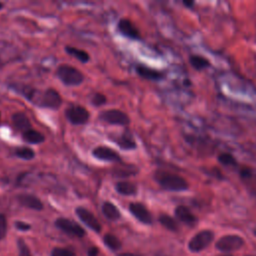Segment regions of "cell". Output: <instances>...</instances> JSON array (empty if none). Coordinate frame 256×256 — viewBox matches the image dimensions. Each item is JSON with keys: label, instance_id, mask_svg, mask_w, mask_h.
I'll return each instance as SVG.
<instances>
[{"label": "cell", "instance_id": "83f0119b", "mask_svg": "<svg viewBox=\"0 0 256 256\" xmlns=\"http://www.w3.org/2000/svg\"><path fill=\"white\" fill-rule=\"evenodd\" d=\"M103 241L106 246H108L112 250H118L121 247L120 240L113 234H106L103 237Z\"/></svg>", "mask_w": 256, "mask_h": 256}, {"label": "cell", "instance_id": "7402d4cb", "mask_svg": "<svg viewBox=\"0 0 256 256\" xmlns=\"http://www.w3.org/2000/svg\"><path fill=\"white\" fill-rule=\"evenodd\" d=\"M22 138L25 142L31 144H39L45 140V137L42 133L37 130L30 129L24 133H22Z\"/></svg>", "mask_w": 256, "mask_h": 256}, {"label": "cell", "instance_id": "ab89813d", "mask_svg": "<svg viewBox=\"0 0 256 256\" xmlns=\"http://www.w3.org/2000/svg\"><path fill=\"white\" fill-rule=\"evenodd\" d=\"M247 256H254V255H247Z\"/></svg>", "mask_w": 256, "mask_h": 256}, {"label": "cell", "instance_id": "ffe728a7", "mask_svg": "<svg viewBox=\"0 0 256 256\" xmlns=\"http://www.w3.org/2000/svg\"><path fill=\"white\" fill-rule=\"evenodd\" d=\"M218 162L223 166L227 168H233L237 169L240 163L238 162L237 158L230 152H221L217 155Z\"/></svg>", "mask_w": 256, "mask_h": 256}, {"label": "cell", "instance_id": "f35d334b", "mask_svg": "<svg viewBox=\"0 0 256 256\" xmlns=\"http://www.w3.org/2000/svg\"><path fill=\"white\" fill-rule=\"evenodd\" d=\"M0 121H1V114H0Z\"/></svg>", "mask_w": 256, "mask_h": 256}, {"label": "cell", "instance_id": "836d02e7", "mask_svg": "<svg viewBox=\"0 0 256 256\" xmlns=\"http://www.w3.org/2000/svg\"><path fill=\"white\" fill-rule=\"evenodd\" d=\"M98 255V249L96 247H91L88 251V256H97Z\"/></svg>", "mask_w": 256, "mask_h": 256}, {"label": "cell", "instance_id": "e0dca14e", "mask_svg": "<svg viewBox=\"0 0 256 256\" xmlns=\"http://www.w3.org/2000/svg\"><path fill=\"white\" fill-rule=\"evenodd\" d=\"M189 64L196 71H202L211 66V61L203 55L200 54H191L188 57Z\"/></svg>", "mask_w": 256, "mask_h": 256}, {"label": "cell", "instance_id": "f546056e", "mask_svg": "<svg viewBox=\"0 0 256 256\" xmlns=\"http://www.w3.org/2000/svg\"><path fill=\"white\" fill-rule=\"evenodd\" d=\"M106 101H107L106 96L104 94H101V93H96L92 97V103L95 106L104 105L106 103Z\"/></svg>", "mask_w": 256, "mask_h": 256}, {"label": "cell", "instance_id": "7a4b0ae2", "mask_svg": "<svg viewBox=\"0 0 256 256\" xmlns=\"http://www.w3.org/2000/svg\"><path fill=\"white\" fill-rule=\"evenodd\" d=\"M57 76L58 78L66 85L75 86L79 85L83 82L84 76L83 74L76 68L67 65V64H62L57 68Z\"/></svg>", "mask_w": 256, "mask_h": 256}, {"label": "cell", "instance_id": "2e32d148", "mask_svg": "<svg viewBox=\"0 0 256 256\" xmlns=\"http://www.w3.org/2000/svg\"><path fill=\"white\" fill-rule=\"evenodd\" d=\"M18 202L24 206L27 207L29 209H33V210H42L43 209V203L41 202V200L31 194H20L17 196Z\"/></svg>", "mask_w": 256, "mask_h": 256}, {"label": "cell", "instance_id": "603a6c76", "mask_svg": "<svg viewBox=\"0 0 256 256\" xmlns=\"http://www.w3.org/2000/svg\"><path fill=\"white\" fill-rule=\"evenodd\" d=\"M102 212L106 218L110 220H117L120 218V211L118 208L111 202H104L102 205Z\"/></svg>", "mask_w": 256, "mask_h": 256}, {"label": "cell", "instance_id": "30bf717a", "mask_svg": "<svg viewBox=\"0 0 256 256\" xmlns=\"http://www.w3.org/2000/svg\"><path fill=\"white\" fill-rule=\"evenodd\" d=\"M75 212H76L77 216L80 218V220L84 224H86L90 229L94 230L95 232L101 231V224L99 223L97 218H96L89 210H87L84 207H78V208H76Z\"/></svg>", "mask_w": 256, "mask_h": 256}, {"label": "cell", "instance_id": "cb8c5ba5", "mask_svg": "<svg viewBox=\"0 0 256 256\" xmlns=\"http://www.w3.org/2000/svg\"><path fill=\"white\" fill-rule=\"evenodd\" d=\"M159 222L161 223V225L164 226L166 229L170 231H177L178 230V224L177 221L167 214H161L159 216Z\"/></svg>", "mask_w": 256, "mask_h": 256}, {"label": "cell", "instance_id": "74e56055", "mask_svg": "<svg viewBox=\"0 0 256 256\" xmlns=\"http://www.w3.org/2000/svg\"><path fill=\"white\" fill-rule=\"evenodd\" d=\"M220 256H232V255H229V254H225V255H220Z\"/></svg>", "mask_w": 256, "mask_h": 256}, {"label": "cell", "instance_id": "52a82bcc", "mask_svg": "<svg viewBox=\"0 0 256 256\" xmlns=\"http://www.w3.org/2000/svg\"><path fill=\"white\" fill-rule=\"evenodd\" d=\"M55 225L65 233L76 237H83L85 235L84 229L79 224L67 218H58L55 221Z\"/></svg>", "mask_w": 256, "mask_h": 256}, {"label": "cell", "instance_id": "3957f363", "mask_svg": "<svg viewBox=\"0 0 256 256\" xmlns=\"http://www.w3.org/2000/svg\"><path fill=\"white\" fill-rule=\"evenodd\" d=\"M236 170L243 186L250 194L256 196V168L240 163Z\"/></svg>", "mask_w": 256, "mask_h": 256}, {"label": "cell", "instance_id": "8992f818", "mask_svg": "<svg viewBox=\"0 0 256 256\" xmlns=\"http://www.w3.org/2000/svg\"><path fill=\"white\" fill-rule=\"evenodd\" d=\"M99 119L109 124L128 125L130 123V118L125 112L118 109H109L102 111L99 114Z\"/></svg>", "mask_w": 256, "mask_h": 256}, {"label": "cell", "instance_id": "7c38bea8", "mask_svg": "<svg viewBox=\"0 0 256 256\" xmlns=\"http://www.w3.org/2000/svg\"><path fill=\"white\" fill-rule=\"evenodd\" d=\"M129 210L132 215L137 218L140 222L144 224H151L152 223V215L149 210L146 208L145 205L139 202H133L129 205Z\"/></svg>", "mask_w": 256, "mask_h": 256}, {"label": "cell", "instance_id": "277c9868", "mask_svg": "<svg viewBox=\"0 0 256 256\" xmlns=\"http://www.w3.org/2000/svg\"><path fill=\"white\" fill-rule=\"evenodd\" d=\"M214 239V232L204 229L196 233L188 243V248L192 252H200L204 250Z\"/></svg>", "mask_w": 256, "mask_h": 256}, {"label": "cell", "instance_id": "5b68a950", "mask_svg": "<svg viewBox=\"0 0 256 256\" xmlns=\"http://www.w3.org/2000/svg\"><path fill=\"white\" fill-rule=\"evenodd\" d=\"M244 245V239L236 234H228L220 237L215 244V247L222 252H232L239 250Z\"/></svg>", "mask_w": 256, "mask_h": 256}, {"label": "cell", "instance_id": "f1b7e54d", "mask_svg": "<svg viewBox=\"0 0 256 256\" xmlns=\"http://www.w3.org/2000/svg\"><path fill=\"white\" fill-rule=\"evenodd\" d=\"M7 232V220L4 214L0 213V239H3Z\"/></svg>", "mask_w": 256, "mask_h": 256}, {"label": "cell", "instance_id": "8fae6325", "mask_svg": "<svg viewBox=\"0 0 256 256\" xmlns=\"http://www.w3.org/2000/svg\"><path fill=\"white\" fill-rule=\"evenodd\" d=\"M92 154L95 158L110 162H121L120 155L113 149L106 146H98L93 149Z\"/></svg>", "mask_w": 256, "mask_h": 256}, {"label": "cell", "instance_id": "9c48e42d", "mask_svg": "<svg viewBox=\"0 0 256 256\" xmlns=\"http://www.w3.org/2000/svg\"><path fill=\"white\" fill-rule=\"evenodd\" d=\"M41 106L50 108V109H57L60 107L62 103V98L60 94L53 88H48L44 91L43 95L39 100Z\"/></svg>", "mask_w": 256, "mask_h": 256}, {"label": "cell", "instance_id": "d6a6232c", "mask_svg": "<svg viewBox=\"0 0 256 256\" xmlns=\"http://www.w3.org/2000/svg\"><path fill=\"white\" fill-rule=\"evenodd\" d=\"M15 226H16L17 229L22 230V231H26V230H29V229H30V225H29V224L24 223V222H21V221H20V222L17 221V222L15 223Z\"/></svg>", "mask_w": 256, "mask_h": 256}, {"label": "cell", "instance_id": "d6986e66", "mask_svg": "<svg viewBox=\"0 0 256 256\" xmlns=\"http://www.w3.org/2000/svg\"><path fill=\"white\" fill-rule=\"evenodd\" d=\"M115 142L118 146L124 150H132L136 148V141L134 140L133 135L130 133L129 130L124 131L119 137L115 139Z\"/></svg>", "mask_w": 256, "mask_h": 256}, {"label": "cell", "instance_id": "ac0fdd59", "mask_svg": "<svg viewBox=\"0 0 256 256\" xmlns=\"http://www.w3.org/2000/svg\"><path fill=\"white\" fill-rule=\"evenodd\" d=\"M12 123L16 129L22 133L31 129V123L27 115L23 112H16L12 115Z\"/></svg>", "mask_w": 256, "mask_h": 256}, {"label": "cell", "instance_id": "4316f807", "mask_svg": "<svg viewBox=\"0 0 256 256\" xmlns=\"http://www.w3.org/2000/svg\"><path fill=\"white\" fill-rule=\"evenodd\" d=\"M14 154L22 159L25 160H31L35 157V152L33 149H31L29 147H18L15 149Z\"/></svg>", "mask_w": 256, "mask_h": 256}, {"label": "cell", "instance_id": "e575fe53", "mask_svg": "<svg viewBox=\"0 0 256 256\" xmlns=\"http://www.w3.org/2000/svg\"><path fill=\"white\" fill-rule=\"evenodd\" d=\"M195 4L196 3L194 1H192V0L191 1H183V5L186 6V8H190V9L193 8L195 6Z\"/></svg>", "mask_w": 256, "mask_h": 256}, {"label": "cell", "instance_id": "ba28073f", "mask_svg": "<svg viewBox=\"0 0 256 256\" xmlns=\"http://www.w3.org/2000/svg\"><path fill=\"white\" fill-rule=\"evenodd\" d=\"M65 114H66V117L69 120V122L72 124H75V125L84 124L89 119L88 110L79 105L70 106L69 108H67Z\"/></svg>", "mask_w": 256, "mask_h": 256}, {"label": "cell", "instance_id": "6da1fadb", "mask_svg": "<svg viewBox=\"0 0 256 256\" xmlns=\"http://www.w3.org/2000/svg\"><path fill=\"white\" fill-rule=\"evenodd\" d=\"M154 179L158 185L167 191L181 192L189 189V182L179 174L158 169L154 172Z\"/></svg>", "mask_w": 256, "mask_h": 256}, {"label": "cell", "instance_id": "4dcf8cb0", "mask_svg": "<svg viewBox=\"0 0 256 256\" xmlns=\"http://www.w3.org/2000/svg\"><path fill=\"white\" fill-rule=\"evenodd\" d=\"M51 256H75L73 252L65 248H54L52 250Z\"/></svg>", "mask_w": 256, "mask_h": 256}, {"label": "cell", "instance_id": "1f68e13d", "mask_svg": "<svg viewBox=\"0 0 256 256\" xmlns=\"http://www.w3.org/2000/svg\"><path fill=\"white\" fill-rule=\"evenodd\" d=\"M18 248H19V256H32L28 246L21 239L18 241Z\"/></svg>", "mask_w": 256, "mask_h": 256}, {"label": "cell", "instance_id": "5bb4252c", "mask_svg": "<svg viewBox=\"0 0 256 256\" xmlns=\"http://www.w3.org/2000/svg\"><path fill=\"white\" fill-rule=\"evenodd\" d=\"M118 30L124 36H126L128 38L140 39L139 30L130 20L125 19V18L120 19L118 22Z\"/></svg>", "mask_w": 256, "mask_h": 256}, {"label": "cell", "instance_id": "4fadbf2b", "mask_svg": "<svg viewBox=\"0 0 256 256\" xmlns=\"http://www.w3.org/2000/svg\"><path fill=\"white\" fill-rule=\"evenodd\" d=\"M174 214L179 221L189 226H194L198 222L197 217L185 205H178L174 210Z\"/></svg>", "mask_w": 256, "mask_h": 256}, {"label": "cell", "instance_id": "9a60e30c", "mask_svg": "<svg viewBox=\"0 0 256 256\" xmlns=\"http://www.w3.org/2000/svg\"><path fill=\"white\" fill-rule=\"evenodd\" d=\"M136 72L139 76H141L144 79L147 80H152V81H159L165 77L164 72L148 67L146 65H143V64H139V65L136 66Z\"/></svg>", "mask_w": 256, "mask_h": 256}, {"label": "cell", "instance_id": "d4e9b609", "mask_svg": "<svg viewBox=\"0 0 256 256\" xmlns=\"http://www.w3.org/2000/svg\"><path fill=\"white\" fill-rule=\"evenodd\" d=\"M65 50L68 54L77 58L79 61H81L83 63H86V62L89 61V58H90L89 54L84 50H81V49H78V48H75V47H71V46H67L65 48Z\"/></svg>", "mask_w": 256, "mask_h": 256}, {"label": "cell", "instance_id": "44dd1931", "mask_svg": "<svg viewBox=\"0 0 256 256\" xmlns=\"http://www.w3.org/2000/svg\"><path fill=\"white\" fill-rule=\"evenodd\" d=\"M115 189L121 195L130 196L137 194V186L134 183L128 181H120L117 182L115 185Z\"/></svg>", "mask_w": 256, "mask_h": 256}, {"label": "cell", "instance_id": "8d00e7d4", "mask_svg": "<svg viewBox=\"0 0 256 256\" xmlns=\"http://www.w3.org/2000/svg\"><path fill=\"white\" fill-rule=\"evenodd\" d=\"M3 8V3L2 2H0V10H1Z\"/></svg>", "mask_w": 256, "mask_h": 256}, {"label": "cell", "instance_id": "d590c367", "mask_svg": "<svg viewBox=\"0 0 256 256\" xmlns=\"http://www.w3.org/2000/svg\"><path fill=\"white\" fill-rule=\"evenodd\" d=\"M119 256H141V255L133 254V253H122V254H120Z\"/></svg>", "mask_w": 256, "mask_h": 256}, {"label": "cell", "instance_id": "484cf974", "mask_svg": "<svg viewBox=\"0 0 256 256\" xmlns=\"http://www.w3.org/2000/svg\"><path fill=\"white\" fill-rule=\"evenodd\" d=\"M138 172L137 167L133 165H123V167L115 168V174L117 177H129L130 175H134Z\"/></svg>", "mask_w": 256, "mask_h": 256}]
</instances>
